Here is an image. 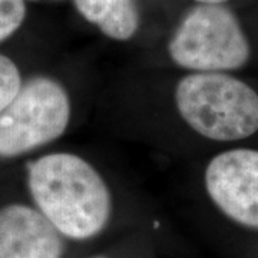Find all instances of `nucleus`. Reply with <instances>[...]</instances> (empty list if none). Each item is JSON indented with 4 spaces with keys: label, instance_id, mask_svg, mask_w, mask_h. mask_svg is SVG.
<instances>
[{
    "label": "nucleus",
    "instance_id": "obj_1",
    "mask_svg": "<svg viewBox=\"0 0 258 258\" xmlns=\"http://www.w3.org/2000/svg\"><path fill=\"white\" fill-rule=\"evenodd\" d=\"M29 189L37 210L63 237L91 240L108 225L112 197L92 164L71 152H56L29 166Z\"/></svg>",
    "mask_w": 258,
    "mask_h": 258
},
{
    "label": "nucleus",
    "instance_id": "obj_2",
    "mask_svg": "<svg viewBox=\"0 0 258 258\" xmlns=\"http://www.w3.org/2000/svg\"><path fill=\"white\" fill-rule=\"evenodd\" d=\"M175 105L185 123L211 141H240L258 131V93L224 72L184 76L175 88Z\"/></svg>",
    "mask_w": 258,
    "mask_h": 258
},
{
    "label": "nucleus",
    "instance_id": "obj_3",
    "mask_svg": "<svg viewBox=\"0 0 258 258\" xmlns=\"http://www.w3.org/2000/svg\"><path fill=\"white\" fill-rule=\"evenodd\" d=\"M171 59L192 72L240 69L251 55L249 42L237 16L222 5L191 9L168 43Z\"/></svg>",
    "mask_w": 258,
    "mask_h": 258
},
{
    "label": "nucleus",
    "instance_id": "obj_4",
    "mask_svg": "<svg viewBox=\"0 0 258 258\" xmlns=\"http://www.w3.org/2000/svg\"><path fill=\"white\" fill-rule=\"evenodd\" d=\"M71 112L60 83L45 76L28 81L0 112V157H18L57 139L69 126Z\"/></svg>",
    "mask_w": 258,
    "mask_h": 258
},
{
    "label": "nucleus",
    "instance_id": "obj_5",
    "mask_svg": "<svg viewBox=\"0 0 258 258\" xmlns=\"http://www.w3.org/2000/svg\"><path fill=\"white\" fill-rule=\"evenodd\" d=\"M205 188L225 217L258 230V151L240 148L215 155L205 169Z\"/></svg>",
    "mask_w": 258,
    "mask_h": 258
},
{
    "label": "nucleus",
    "instance_id": "obj_6",
    "mask_svg": "<svg viewBox=\"0 0 258 258\" xmlns=\"http://www.w3.org/2000/svg\"><path fill=\"white\" fill-rule=\"evenodd\" d=\"M62 237L39 210L20 204L0 210V258H63Z\"/></svg>",
    "mask_w": 258,
    "mask_h": 258
},
{
    "label": "nucleus",
    "instance_id": "obj_7",
    "mask_svg": "<svg viewBox=\"0 0 258 258\" xmlns=\"http://www.w3.org/2000/svg\"><path fill=\"white\" fill-rule=\"evenodd\" d=\"M79 15L113 40H129L139 28L137 0H74Z\"/></svg>",
    "mask_w": 258,
    "mask_h": 258
},
{
    "label": "nucleus",
    "instance_id": "obj_8",
    "mask_svg": "<svg viewBox=\"0 0 258 258\" xmlns=\"http://www.w3.org/2000/svg\"><path fill=\"white\" fill-rule=\"evenodd\" d=\"M22 86L18 66L9 57L0 55V112L16 96Z\"/></svg>",
    "mask_w": 258,
    "mask_h": 258
},
{
    "label": "nucleus",
    "instance_id": "obj_9",
    "mask_svg": "<svg viewBox=\"0 0 258 258\" xmlns=\"http://www.w3.org/2000/svg\"><path fill=\"white\" fill-rule=\"evenodd\" d=\"M25 16V0H0V42L22 26Z\"/></svg>",
    "mask_w": 258,
    "mask_h": 258
},
{
    "label": "nucleus",
    "instance_id": "obj_10",
    "mask_svg": "<svg viewBox=\"0 0 258 258\" xmlns=\"http://www.w3.org/2000/svg\"><path fill=\"white\" fill-rule=\"evenodd\" d=\"M194 2H197L200 5H222L228 0H194Z\"/></svg>",
    "mask_w": 258,
    "mask_h": 258
},
{
    "label": "nucleus",
    "instance_id": "obj_11",
    "mask_svg": "<svg viewBox=\"0 0 258 258\" xmlns=\"http://www.w3.org/2000/svg\"><path fill=\"white\" fill-rule=\"evenodd\" d=\"M95 258H105V257H95Z\"/></svg>",
    "mask_w": 258,
    "mask_h": 258
}]
</instances>
